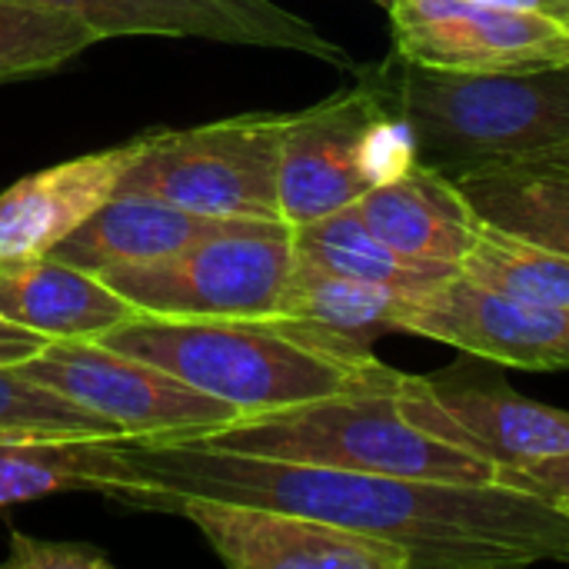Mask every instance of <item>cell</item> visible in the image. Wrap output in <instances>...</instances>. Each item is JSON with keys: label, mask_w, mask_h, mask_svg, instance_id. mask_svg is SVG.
I'll use <instances>...</instances> for the list:
<instances>
[{"label": "cell", "mask_w": 569, "mask_h": 569, "mask_svg": "<svg viewBox=\"0 0 569 569\" xmlns=\"http://www.w3.org/2000/svg\"><path fill=\"white\" fill-rule=\"evenodd\" d=\"M293 273L287 220H227L177 253L107 267L97 277L150 317H283Z\"/></svg>", "instance_id": "5b68a950"}, {"label": "cell", "mask_w": 569, "mask_h": 569, "mask_svg": "<svg viewBox=\"0 0 569 569\" xmlns=\"http://www.w3.org/2000/svg\"><path fill=\"white\" fill-rule=\"evenodd\" d=\"M417 290H397L387 283L350 280L297 263L283 317L317 323L330 333L370 347L380 333H400V313Z\"/></svg>", "instance_id": "44dd1931"}, {"label": "cell", "mask_w": 569, "mask_h": 569, "mask_svg": "<svg viewBox=\"0 0 569 569\" xmlns=\"http://www.w3.org/2000/svg\"><path fill=\"white\" fill-rule=\"evenodd\" d=\"M500 483L520 487V490H530V493H540L550 500L569 497V457L530 463V467H500Z\"/></svg>", "instance_id": "4316f807"}, {"label": "cell", "mask_w": 569, "mask_h": 569, "mask_svg": "<svg viewBox=\"0 0 569 569\" xmlns=\"http://www.w3.org/2000/svg\"><path fill=\"white\" fill-rule=\"evenodd\" d=\"M3 569H107L113 560L90 543H53L37 540L20 530H10V553L3 557Z\"/></svg>", "instance_id": "484cf974"}, {"label": "cell", "mask_w": 569, "mask_h": 569, "mask_svg": "<svg viewBox=\"0 0 569 569\" xmlns=\"http://www.w3.org/2000/svg\"><path fill=\"white\" fill-rule=\"evenodd\" d=\"M460 273L517 300L569 307V253L500 230L487 220L477 223L460 260Z\"/></svg>", "instance_id": "7402d4cb"}, {"label": "cell", "mask_w": 569, "mask_h": 569, "mask_svg": "<svg viewBox=\"0 0 569 569\" xmlns=\"http://www.w3.org/2000/svg\"><path fill=\"white\" fill-rule=\"evenodd\" d=\"M403 377L407 373H397L393 380L377 387L270 413L237 417L233 423L197 437V443L250 457L410 480L500 483V463L487 460L473 447H463L450 437H437L407 420L400 407Z\"/></svg>", "instance_id": "3957f363"}, {"label": "cell", "mask_w": 569, "mask_h": 569, "mask_svg": "<svg viewBox=\"0 0 569 569\" xmlns=\"http://www.w3.org/2000/svg\"><path fill=\"white\" fill-rule=\"evenodd\" d=\"M383 110L390 103L380 77H367L290 113L280 143V217L290 227L343 210L370 190L360 170V137Z\"/></svg>", "instance_id": "7c38bea8"}, {"label": "cell", "mask_w": 569, "mask_h": 569, "mask_svg": "<svg viewBox=\"0 0 569 569\" xmlns=\"http://www.w3.org/2000/svg\"><path fill=\"white\" fill-rule=\"evenodd\" d=\"M400 407L410 423L473 447L500 467H530L569 457V410L527 400L500 383L457 387L407 373Z\"/></svg>", "instance_id": "4fadbf2b"}, {"label": "cell", "mask_w": 569, "mask_h": 569, "mask_svg": "<svg viewBox=\"0 0 569 569\" xmlns=\"http://www.w3.org/2000/svg\"><path fill=\"white\" fill-rule=\"evenodd\" d=\"M290 113H243L143 133L117 193L163 197L210 220L280 217V143Z\"/></svg>", "instance_id": "8992f818"}, {"label": "cell", "mask_w": 569, "mask_h": 569, "mask_svg": "<svg viewBox=\"0 0 569 569\" xmlns=\"http://www.w3.org/2000/svg\"><path fill=\"white\" fill-rule=\"evenodd\" d=\"M133 313L103 277L50 253L0 260V317L47 340H100Z\"/></svg>", "instance_id": "9a60e30c"}, {"label": "cell", "mask_w": 569, "mask_h": 569, "mask_svg": "<svg viewBox=\"0 0 569 569\" xmlns=\"http://www.w3.org/2000/svg\"><path fill=\"white\" fill-rule=\"evenodd\" d=\"M380 3H383V0H380Z\"/></svg>", "instance_id": "1f68e13d"}, {"label": "cell", "mask_w": 569, "mask_h": 569, "mask_svg": "<svg viewBox=\"0 0 569 569\" xmlns=\"http://www.w3.org/2000/svg\"><path fill=\"white\" fill-rule=\"evenodd\" d=\"M110 453L120 473L117 487L173 490L297 513L387 540L407 550L410 569L569 563L567 510L550 497L507 483H440L360 473L217 450L197 440L120 437L110 443Z\"/></svg>", "instance_id": "6da1fadb"}, {"label": "cell", "mask_w": 569, "mask_h": 569, "mask_svg": "<svg viewBox=\"0 0 569 569\" xmlns=\"http://www.w3.org/2000/svg\"><path fill=\"white\" fill-rule=\"evenodd\" d=\"M100 37L73 13L37 0H0V83L47 73Z\"/></svg>", "instance_id": "603a6c76"}, {"label": "cell", "mask_w": 569, "mask_h": 569, "mask_svg": "<svg viewBox=\"0 0 569 569\" xmlns=\"http://www.w3.org/2000/svg\"><path fill=\"white\" fill-rule=\"evenodd\" d=\"M557 503H560V507H563V510H567V513H569V497H560Z\"/></svg>", "instance_id": "f546056e"}, {"label": "cell", "mask_w": 569, "mask_h": 569, "mask_svg": "<svg viewBox=\"0 0 569 569\" xmlns=\"http://www.w3.org/2000/svg\"><path fill=\"white\" fill-rule=\"evenodd\" d=\"M0 437H120V430L57 390L33 380L23 367H0Z\"/></svg>", "instance_id": "cb8c5ba5"}, {"label": "cell", "mask_w": 569, "mask_h": 569, "mask_svg": "<svg viewBox=\"0 0 569 569\" xmlns=\"http://www.w3.org/2000/svg\"><path fill=\"white\" fill-rule=\"evenodd\" d=\"M227 220L190 213L163 197L150 193H113L87 223L63 237L50 257L100 273L120 263H143L190 247L193 240L220 230Z\"/></svg>", "instance_id": "ac0fdd59"}, {"label": "cell", "mask_w": 569, "mask_h": 569, "mask_svg": "<svg viewBox=\"0 0 569 569\" xmlns=\"http://www.w3.org/2000/svg\"><path fill=\"white\" fill-rule=\"evenodd\" d=\"M480 220L569 253V140L453 177Z\"/></svg>", "instance_id": "e0dca14e"}, {"label": "cell", "mask_w": 569, "mask_h": 569, "mask_svg": "<svg viewBox=\"0 0 569 569\" xmlns=\"http://www.w3.org/2000/svg\"><path fill=\"white\" fill-rule=\"evenodd\" d=\"M100 343L173 373L240 417L377 387L400 373L370 347L297 317L133 313Z\"/></svg>", "instance_id": "7a4b0ae2"}, {"label": "cell", "mask_w": 569, "mask_h": 569, "mask_svg": "<svg viewBox=\"0 0 569 569\" xmlns=\"http://www.w3.org/2000/svg\"><path fill=\"white\" fill-rule=\"evenodd\" d=\"M560 7H563V13L569 17V0H560Z\"/></svg>", "instance_id": "4dcf8cb0"}, {"label": "cell", "mask_w": 569, "mask_h": 569, "mask_svg": "<svg viewBox=\"0 0 569 569\" xmlns=\"http://www.w3.org/2000/svg\"><path fill=\"white\" fill-rule=\"evenodd\" d=\"M50 340L20 327V323H10L0 317V367H20L27 363L30 357H37Z\"/></svg>", "instance_id": "83f0119b"}, {"label": "cell", "mask_w": 569, "mask_h": 569, "mask_svg": "<svg viewBox=\"0 0 569 569\" xmlns=\"http://www.w3.org/2000/svg\"><path fill=\"white\" fill-rule=\"evenodd\" d=\"M417 167H420V150L410 123L393 110L373 117L360 137V170L367 187L393 183Z\"/></svg>", "instance_id": "d4e9b609"}, {"label": "cell", "mask_w": 569, "mask_h": 569, "mask_svg": "<svg viewBox=\"0 0 569 569\" xmlns=\"http://www.w3.org/2000/svg\"><path fill=\"white\" fill-rule=\"evenodd\" d=\"M80 17L100 40L107 37H197L217 43H247L297 50L357 70L350 53L323 37L310 20L273 0H37Z\"/></svg>", "instance_id": "8fae6325"}, {"label": "cell", "mask_w": 569, "mask_h": 569, "mask_svg": "<svg viewBox=\"0 0 569 569\" xmlns=\"http://www.w3.org/2000/svg\"><path fill=\"white\" fill-rule=\"evenodd\" d=\"M107 500L193 523L233 569H410L407 550L297 513L173 490L117 487Z\"/></svg>", "instance_id": "ba28073f"}, {"label": "cell", "mask_w": 569, "mask_h": 569, "mask_svg": "<svg viewBox=\"0 0 569 569\" xmlns=\"http://www.w3.org/2000/svg\"><path fill=\"white\" fill-rule=\"evenodd\" d=\"M397 57L433 70L569 63V17L483 0H383Z\"/></svg>", "instance_id": "9c48e42d"}, {"label": "cell", "mask_w": 569, "mask_h": 569, "mask_svg": "<svg viewBox=\"0 0 569 569\" xmlns=\"http://www.w3.org/2000/svg\"><path fill=\"white\" fill-rule=\"evenodd\" d=\"M377 77L410 123L420 163L447 177L569 140V63L433 70L400 60L397 73L383 67Z\"/></svg>", "instance_id": "277c9868"}, {"label": "cell", "mask_w": 569, "mask_h": 569, "mask_svg": "<svg viewBox=\"0 0 569 569\" xmlns=\"http://www.w3.org/2000/svg\"><path fill=\"white\" fill-rule=\"evenodd\" d=\"M483 3H507V7H533V10H550V13H560V17H567V13H563V7H560V0H483Z\"/></svg>", "instance_id": "f1b7e54d"}, {"label": "cell", "mask_w": 569, "mask_h": 569, "mask_svg": "<svg viewBox=\"0 0 569 569\" xmlns=\"http://www.w3.org/2000/svg\"><path fill=\"white\" fill-rule=\"evenodd\" d=\"M353 207L363 223L397 253L450 263L457 270L480 223L453 177L423 163L393 183L370 187Z\"/></svg>", "instance_id": "2e32d148"}, {"label": "cell", "mask_w": 569, "mask_h": 569, "mask_svg": "<svg viewBox=\"0 0 569 569\" xmlns=\"http://www.w3.org/2000/svg\"><path fill=\"white\" fill-rule=\"evenodd\" d=\"M140 150L143 133L127 143L37 170L7 187L0 193V260L50 253L117 193Z\"/></svg>", "instance_id": "5bb4252c"}, {"label": "cell", "mask_w": 569, "mask_h": 569, "mask_svg": "<svg viewBox=\"0 0 569 569\" xmlns=\"http://www.w3.org/2000/svg\"><path fill=\"white\" fill-rule=\"evenodd\" d=\"M20 367L130 440H197L240 417L173 373L100 340H50Z\"/></svg>", "instance_id": "52a82bcc"}, {"label": "cell", "mask_w": 569, "mask_h": 569, "mask_svg": "<svg viewBox=\"0 0 569 569\" xmlns=\"http://www.w3.org/2000/svg\"><path fill=\"white\" fill-rule=\"evenodd\" d=\"M297 263L350 280L387 283L397 290H427L457 273L450 263L417 260L387 247L357 213V207L333 210L313 223L293 227Z\"/></svg>", "instance_id": "ffe728a7"}, {"label": "cell", "mask_w": 569, "mask_h": 569, "mask_svg": "<svg viewBox=\"0 0 569 569\" xmlns=\"http://www.w3.org/2000/svg\"><path fill=\"white\" fill-rule=\"evenodd\" d=\"M400 333L520 370H569V307L497 293L460 270L410 297Z\"/></svg>", "instance_id": "30bf717a"}, {"label": "cell", "mask_w": 569, "mask_h": 569, "mask_svg": "<svg viewBox=\"0 0 569 569\" xmlns=\"http://www.w3.org/2000/svg\"><path fill=\"white\" fill-rule=\"evenodd\" d=\"M113 437H0V513L57 493L107 497L120 473Z\"/></svg>", "instance_id": "d6986e66"}]
</instances>
